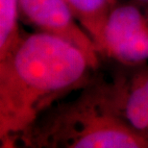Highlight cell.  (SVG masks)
I'll return each instance as SVG.
<instances>
[{"label":"cell","mask_w":148,"mask_h":148,"mask_svg":"<svg viewBox=\"0 0 148 148\" xmlns=\"http://www.w3.org/2000/svg\"><path fill=\"white\" fill-rule=\"evenodd\" d=\"M98 69L64 38L24 32L13 51L0 59V147H18L44 112L84 88Z\"/></svg>","instance_id":"obj_1"},{"label":"cell","mask_w":148,"mask_h":148,"mask_svg":"<svg viewBox=\"0 0 148 148\" xmlns=\"http://www.w3.org/2000/svg\"><path fill=\"white\" fill-rule=\"evenodd\" d=\"M73 100L44 112L18 147L148 148V137L135 129L116 107L114 88L98 70Z\"/></svg>","instance_id":"obj_2"},{"label":"cell","mask_w":148,"mask_h":148,"mask_svg":"<svg viewBox=\"0 0 148 148\" xmlns=\"http://www.w3.org/2000/svg\"><path fill=\"white\" fill-rule=\"evenodd\" d=\"M134 64L148 61V2H117L104 31L103 58Z\"/></svg>","instance_id":"obj_3"},{"label":"cell","mask_w":148,"mask_h":148,"mask_svg":"<svg viewBox=\"0 0 148 148\" xmlns=\"http://www.w3.org/2000/svg\"><path fill=\"white\" fill-rule=\"evenodd\" d=\"M19 16L38 32L62 38L84 51L100 64L95 42L74 16L64 0H18Z\"/></svg>","instance_id":"obj_4"},{"label":"cell","mask_w":148,"mask_h":148,"mask_svg":"<svg viewBox=\"0 0 148 148\" xmlns=\"http://www.w3.org/2000/svg\"><path fill=\"white\" fill-rule=\"evenodd\" d=\"M111 79L116 107L125 119L148 137V64L115 62Z\"/></svg>","instance_id":"obj_5"},{"label":"cell","mask_w":148,"mask_h":148,"mask_svg":"<svg viewBox=\"0 0 148 148\" xmlns=\"http://www.w3.org/2000/svg\"><path fill=\"white\" fill-rule=\"evenodd\" d=\"M74 16L95 42L101 58L104 52V31L118 0H64Z\"/></svg>","instance_id":"obj_6"},{"label":"cell","mask_w":148,"mask_h":148,"mask_svg":"<svg viewBox=\"0 0 148 148\" xmlns=\"http://www.w3.org/2000/svg\"><path fill=\"white\" fill-rule=\"evenodd\" d=\"M19 1L0 0V59L12 52L24 32L19 28Z\"/></svg>","instance_id":"obj_7"},{"label":"cell","mask_w":148,"mask_h":148,"mask_svg":"<svg viewBox=\"0 0 148 148\" xmlns=\"http://www.w3.org/2000/svg\"><path fill=\"white\" fill-rule=\"evenodd\" d=\"M138 1H147L148 2V0H138Z\"/></svg>","instance_id":"obj_8"}]
</instances>
